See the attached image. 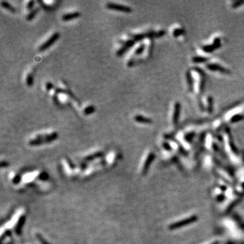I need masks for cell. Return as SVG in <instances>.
Segmentation results:
<instances>
[{
  "label": "cell",
  "instance_id": "cell-1",
  "mask_svg": "<svg viewBox=\"0 0 244 244\" xmlns=\"http://www.w3.org/2000/svg\"><path fill=\"white\" fill-rule=\"evenodd\" d=\"M198 219V217L197 216H191L190 218H186V219L182 220L180 221L176 222V223L172 224L169 226V229L170 230H175V229H180L184 226H187L190 224H192L193 222H196Z\"/></svg>",
  "mask_w": 244,
  "mask_h": 244
},
{
  "label": "cell",
  "instance_id": "cell-2",
  "mask_svg": "<svg viewBox=\"0 0 244 244\" xmlns=\"http://www.w3.org/2000/svg\"><path fill=\"white\" fill-rule=\"evenodd\" d=\"M106 8L108 10H116L118 12H122L124 13H131L132 12V9L127 5H124L122 4H118V3L109 2L107 3L106 5Z\"/></svg>",
  "mask_w": 244,
  "mask_h": 244
},
{
  "label": "cell",
  "instance_id": "cell-3",
  "mask_svg": "<svg viewBox=\"0 0 244 244\" xmlns=\"http://www.w3.org/2000/svg\"><path fill=\"white\" fill-rule=\"evenodd\" d=\"M59 37H60L59 33V32L54 33H53L51 35V37L49 38L48 40L45 41L42 45H41V46H39V50L40 52L45 51V50H47L48 48H50V46H52V45H53L54 43H55L58 39H59Z\"/></svg>",
  "mask_w": 244,
  "mask_h": 244
},
{
  "label": "cell",
  "instance_id": "cell-4",
  "mask_svg": "<svg viewBox=\"0 0 244 244\" xmlns=\"http://www.w3.org/2000/svg\"><path fill=\"white\" fill-rule=\"evenodd\" d=\"M206 67L208 68L209 70H212V71H218L222 73H226V74L230 73L229 70L227 69L226 68L223 67V66H220V64H207L206 65Z\"/></svg>",
  "mask_w": 244,
  "mask_h": 244
},
{
  "label": "cell",
  "instance_id": "cell-5",
  "mask_svg": "<svg viewBox=\"0 0 244 244\" xmlns=\"http://www.w3.org/2000/svg\"><path fill=\"white\" fill-rule=\"evenodd\" d=\"M180 111H181V104L180 102H177L174 104V111L173 115V123L175 125L178 124L179 118H180Z\"/></svg>",
  "mask_w": 244,
  "mask_h": 244
},
{
  "label": "cell",
  "instance_id": "cell-6",
  "mask_svg": "<svg viewBox=\"0 0 244 244\" xmlns=\"http://www.w3.org/2000/svg\"><path fill=\"white\" fill-rule=\"evenodd\" d=\"M155 157V155L153 153H151L149 155H148L147 159H146L145 162V164H144V165L143 166V170H142V174H145L147 172L149 166L151 165L152 162L154 160Z\"/></svg>",
  "mask_w": 244,
  "mask_h": 244
},
{
  "label": "cell",
  "instance_id": "cell-7",
  "mask_svg": "<svg viewBox=\"0 0 244 244\" xmlns=\"http://www.w3.org/2000/svg\"><path fill=\"white\" fill-rule=\"evenodd\" d=\"M80 13L79 12H71V13H67L65 14L62 16V20L63 21H69L71 20L77 19L80 16Z\"/></svg>",
  "mask_w": 244,
  "mask_h": 244
},
{
  "label": "cell",
  "instance_id": "cell-8",
  "mask_svg": "<svg viewBox=\"0 0 244 244\" xmlns=\"http://www.w3.org/2000/svg\"><path fill=\"white\" fill-rule=\"evenodd\" d=\"M134 119L135 122L140 123V124H151V123H153V120L151 118L146 117L143 115H136L134 117Z\"/></svg>",
  "mask_w": 244,
  "mask_h": 244
},
{
  "label": "cell",
  "instance_id": "cell-9",
  "mask_svg": "<svg viewBox=\"0 0 244 244\" xmlns=\"http://www.w3.org/2000/svg\"><path fill=\"white\" fill-rule=\"evenodd\" d=\"M1 5L3 8L6 9V10H8V11H10V12H12V13H15L16 12L15 8H14V7L11 4H10L8 2H7V1H1Z\"/></svg>",
  "mask_w": 244,
  "mask_h": 244
},
{
  "label": "cell",
  "instance_id": "cell-10",
  "mask_svg": "<svg viewBox=\"0 0 244 244\" xmlns=\"http://www.w3.org/2000/svg\"><path fill=\"white\" fill-rule=\"evenodd\" d=\"M216 49H218V47H217L216 45H214V43L211 45H206V46H203L202 47V50H203L204 52H207V53L213 52L214 50H216Z\"/></svg>",
  "mask_w": 244,
  "mask_h": 244
},
{
  "label": "cell",
  "instance_id": "cell-11",
  "mask_svg": "<svg viewBox=\"0 0 244 244\" xmlns=\"http://www.w3.org/2000/svg\"><path fill=\"white\" fill-rule=\"evenodd\" d=\"M39 10V8H37L33 9V10H32L29 13L28 15L27 16L26 19H27V21H32V20L34 18H35V16H36V14H37L38 13Z\"/></svg>",
  "mask_w": 244,
  "mask_h": 244
},
{
  "label": "cell",
  "instance_id": "cell-12",
  "mask_svg": "<svg viewBox=\"0 0 244 244\" xmlns=\"http://www.w3.org/2000/svg\"><path fill=\"white\" fill-rule=\"evenodd\" d=\"M244 119V115L243 114H236V115H233V116L231 118V123H237L240 121L243 120Z\"/></svg>",
  "mask_w": 244,
  "mask_h": 244
},
{
  "label": "cell",
  "instance_id": "cell-13",
  "mask_svg": "<svg viewBox=\"0 0 244 244\" xmlns=\"http://www.w3.org/2000/svg\"><path fill=\"white\" fill-rule=\"evenodd\" d=\"M187 84H188V86H189V90L192 91L193 89V79L191 73L189 71L187 73Z\"/></svg>",
  "mask_w": 244,
  "mask_h": 244
},
{
  "label": "cell",
  "instance_id": "cell-14",
  "mask_svg": "<svg viewBox=\"0 0 244 244\" xmlns=\"http://www.w3.org/2000/svg\"><path fill=\"white\" fill-rule=\"evenodd\" d=\"M207 61H208V59L203 57H195L192 59V61L195 63L205 62Z\"/></svg>",
  "mask_w": 244,
  "mask_h": 244
},
{
  "label": "cell",
  "instance_id": "cell-15",
  "mask_svg": "<svg viewBox=\"0 0 244 244\" xmlns=\"http://www.w3.org/2000/svg\"><path fill=\"white\" fill-rule=\"evenodd\" d=\"M95 111H96L95 106H93V105H90V106H88V107H86V108H85L84 111V113L86 115H90V114L94 113Z\"/></svg>",
  "mask_w": 244,
  "mask_h": 244
},
{
  "label": "cell",
  "instance_id": "cell-16",
  "mask_svg": "<svg viewBox=\"0 0 244 244\" xmlns=\"http://www.w3.org/2000/svg\"><path fill=\"white\" fill-rule=\"evenodd\" d=\"M146 37V33L145 34H136V35H132V38L136 42H138V41H140L141 40H142V39H144V38Z\"/></svg>",
  "mask_w": 244,
  "mask_h": 244
},
{
  "label": "cell",
  "instance_id": "cell-17",
  "mask_svg": "<svg viewBox=\"0 0 244 244\" xmlns=\"http://www.w3.org/2000/svg\"><path fill=\"white\" fill-rule=\"evenodd\" d=\"M207 102H208V106H207V111L209 113L213 112V106H214V101H213V98L211 96H209L207 99Z\"/></svg>",
  "mask_w": 244,
  "mask_h": 244
},
{
  "label": "cell",
  "instance_id": "cell-18",
  "mask_svg": "<svg viewBox=\"0 0 244 244\" xmlns=\"http://www.w3.org/2000/svg\"><path fill=\"white\" fill-rule=\"evenodd\" d=\"M26 84L27 86L31 87L33 85V76L31 74H29L26 78Z\"/></svg>",
  "mask_w": 244,
  "mask_h": 244
},
{
  "label": "cell",
  "instance_id": "cell-19",
  "mask_svg": "<svg viewBox=\"0 0 244 244\" xmlns=\"http://www.w3.org/2000/svg\"><path fill=\"white\" fill-rule=\"evenodd\" d=\"M128 50H129V49H128L127 48H126V47L123 46L122 48H121L120 49H119V50H117V52L116 53L117 57H122V56L124 55V54L126 53V52H127Z\"/></svg>",
  "mask_w": 244,
  "mask_h": 244
},
{
  "label": "cell",
  "instance_id": "cell-20",
  "mask_svg": "<svg viewBox=\"0 0 244 244\" xmlns=\"http://www.w3.org/2000/svg\"><path fill=\"white\" fill-rule=\"evenodd\" d=\"M184 33V29H176L173 31L172 35L174 37H178L179 35H181L182 34H183Z\"/></svg>",
  "mask_w": 244,
  "mask_h": 244
},
{
  "label": "cell",
  "instance_id": "cell-21",
  "mask_svg": "<svg viewBox=\"0 0 244 244\" xmlns=\"http://www.w3.org/2000/svg\"><path fill=\"white\" fill-rule=\"evenodd\" d=\"M144 49H145V46L142 43V44H141L140 46L136 50L135 54H136V55H140V54L144 52Z\"/></svg>",
  "mask_w": 244,
  "mask_h": 244
},
{
  "label": "cell",
  "instance_id": "cell-22",
  "mask_svg": "<svg viewBox=\"0 0 244 244\" xmlns=\"http://www.w3.org/2000/svg\"><path fill=\"white\" fill-rule=\"evenodd\" d=\"M195 136V133L194 132H190L188 133L187 134L185 135V136H184V138H185V140L188 141V142H191V140H192V139L194 138Z\"/></svg>",
  "mask_w": 244,
  "mask_h": 244
},
{
  "label": "cell",
  "instance_id": "cell-23",
  "mask_svg": "<svg viewBox=\"0 0 244 244\" xmlns=\"http://www.w3.org/2000/svg\"><path fill=\"white\" fill-rule=\"evenodd\" d=\"M101 155H102V153H100V152H99V153H94V154H93V155H89V156H88V157H87L86 158V160H94V159H95V158H96V157H98L100 156Z\"/></svg>",
  "mask_w": 244,
  "mask_h": 244
},
{
  "label": "cell",
  "instance_id": "cell-24",
  "mask_svg": "<svg viewBox=\"0 0 244 244\" xmlns=\"http://www.w3.org/2000/svg\"><path fill=\"white\" fill-rule=\"evenodd\" d=\"M243 3H244V1H243V0H239V1H235L234 3H233L232 8H238V7L241 6V5L243 4Z\"/></svg>",
  "mask_w": 244,
  "mask_h": 244
},
{
  "label": "cell",
  "instance_id": "cell-25",
  "mask_svg": "<svg viewBox=\"0 0 244 244\" xmlns=\"http://www.w3.org/2000/svg\"><path fill=\"white\" fill-rule=\"evenodd\" d=\"M34 4H35V1H29L28 3H27V8L28 9V10H32L33 8Z\"/></svg>",
  "mask_w": 244,
  "mask_h": 244
},
{
  "label": "cell",
  "instance_id": "cell-26",
  "mask_svg": "<svg viewBox=\"0 0 244 244\" xmlns=\"http://www.w3.org/2000/svg\"><path fill=\"white\" fill-rule=\"evenodd\" d=\"M53 84H52L51 82H48L46 84V89L47 91H50V90H51L52 88H53Z\"/></svg>",
  "mask_w": 244,
  "mask_h": 244
},
{
  "label": "cell",
  "instance_id": "cell-27",
  "mask_svg": "<svg viewBox=\"0 0 244 244\" xmlns=\"http://www.w3.org/2000/svg\"><path fill=\"white\" fill-rule=\"evenodd\" d=\"M163 146H164V148L166 150H171V147L170 145L169 144L167 143V142H164V144H163Z\"/></svg>",
  "mask_w": 244,
  "mask_h": 244
},
{
  "label": "cell",
  "instance_id": "cell-28",
  "mask_svg": "<svg viewBox=\"0 0 244 244\" xmlns=\"http://www.w3.org/2000/svg\"><path fill=\"white\" fill-rule=\"evenodd\" d=\"M133 64H134V60L130 59L128 62V67H131V66H133Z\"/></svg>",
  "mask_w": 244,
  "mask_h": 244
}]
</instances>
